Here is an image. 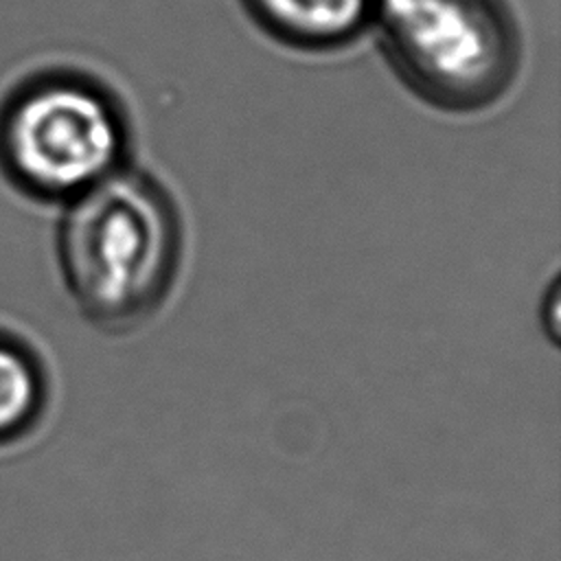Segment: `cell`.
<instances>
[{"instance_id": "cell-5", "label": "cell", "mask_w": 561, "mask_h": 561, "mask_svg": "<svg viewBox=\"0 0 561 561\" xmlns=\"http://www.w3.org/2000/svg\"><path fill=\"white\" fill-rule=\"evenodd\" d=\"M44 381L35 362L0 340V438L24 430L42 408Z\"/></svg>"}, {"instance_id": "cell-3", "label": "cell", "mask_w": 561, "mask_h": 561, "mask_svg": "<svg viewBox=\"0 0 561 561\" xmlns=\"http://www.w3.org/2000/svg\"><path fill=\"white\" fill-rule=\"evenodd\" d=\"M18 182L46 199H75L127 164L129 125L99 85L59 79L24 94L2 131Z\"/></svg>"}, {"instance_id": "cell-2", "label": "cell", "mask_w": 561, "mask_h": 561, "mask_svg": "<svg viewBox=\"0 0 561 561\" xmlns=\"http://www.w3.org/2000/svg\"><path fill=\"white\" fill-rule=\"evenodd\" d=\"M368 31L399 81L443 112L495 105L522 70V33L504 0H373Z\"/></svg>"}, {"instance_id": "cell-1", "label": "cell", "mask_w": 561, "mask_h": 561, "mask_svg": "<svg viewBox=\"0 0 561 561\" xmlns=\"http://www.w3.org/2000/svg\"><path fill=\"white\" fill-rule=\"evenodd\" d=\"M182 239V219L167 186L125 164L68 202L59 228L68 289L101 329H136L167 300Z\"/></svg>"}, {"instance_id": "cell-4", "label": "cell", "mask_w": 561, "mask_h": 561, "mask_svg": "<svg viewBox=\"0 0 561 561\" xmlns=\"http://www.w3.org/2000/svg\"><path fill=\"white\" fill-rule=\"evenodd\" d=\"M254 24L283 46L331 53L370 28L373 0H241Z\"/></svg>"}]
</instances>
